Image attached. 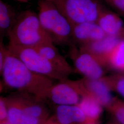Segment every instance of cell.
Segmentation results:
<instances>
[{
    "instance_id": "cell-8",
    "label": "cell",
    "mask_w": 124,
    "mask_h": 124,
    "mask_svg": "<svg viewBox=\"0 0 124 124\" xmlns=\"http://www.w3.org/2000/svg\"><path fill=\"white\" fill-rule=\"evenodd\" d=\"M121 40L115 36H106L100 40L78 47L91 53L104 66H108L111 53Z\"/></svg>"
},
{
    "instance_id": "cell-19",
    "label": "cell",
    "mask_w": 124,
    "mask_h": 124,
    "mask_svg": "<svg viewBox=\"0 0 124 124\" xmlns=\"http://www.w3.org/2000/svg\"><path fill=\"white\" fill-rule=\"evenodd\" d=\"M111 107L116 120L120 124H124V102L114 101Z\"/></svg>"
},
{
    "instance_id": "cell-22",
    "label": "cell",
    "mask_w": 124,
    "mask_h": 124,
    "mask_svg": "<svg viewBox=\"0 0 124 124\" xmlns=\"http://www.w3.org/2000/svg\"><path fill=\"white\" fill-rule=\"evenodd\" d=\"M8 53L7 46L5 45L3 39H0V71L1 72L4 66L6 59Z\"/></svg>"
},
{
    "instance_id": "cell-3",
    "label": "cell",
    "mask_w": 124,
    "mask_h": 124,
    "mask_svg": "<svg viewBox=\"0 0 124 124\" xmlns=\"http://www.w3.org/2000/svg\"><path fill=\"white\" fill-rule=\"evenodd\" d=\"M38 16L43 28L55 45L72 44V24L48 0H39Z\"/></svg>"
},
{
    "instance_id": "cell-1",
    "label": "cell",
    "mask_w": 124,
    "mask_h": 124,
    "mask_svg": "<svg viewBox=\"0 0 124 124\" xmlns=\"http://www.w3.org/2000/svg\"><path fill=\"white\" fill-rule=\"evenodd\" d=\"M0 73L5 83L13 88L40 92L47 91L52 86L48 77L31 71L9 51Z\"/></svg>"
},
{
    "instance_id": "cell-9",
    "label": "cell",
    "mask_w": 124,
    "mask_h": 124,
    "mask_svg": "<svg viewBox=\"0 0 124 124\" xmlns=\"http://www.w3.org/2000/svg\"><path fill=\"white\" fill-rule=\"evenodd\" d=\"M107 36L124 40V23L119 15L102 5L96 21Z\"/></svg>"
},
{
    "instance_id": "cell-15",
    "label": "cell",
    "mask_w": 124,
    "mask_h": 124,
    "mask_svg": "<svg viewBox=\"0 0 124 124\" xmlns=\"http://www.w3.org/2000/svg\"><path fill=\"white\" fill-rule=\"evenodd\" d=\"M88 94L89 95L85 96L80 102L79 107L86 118L94 120L97 119L102 113L101 104L93 96Z\"/></svg>"
},
{
    "instance_id": "cell-2",
    "label": "cell",
    "mask_w": 124,
    "mask_h": 124,
    "mask_svg": "<svg viewBox=\"0 0 124 124\" xmlns=\"http://www.w3.org/2000/svg\"><path fill=\"white\" fill-rule=\"evenodd\" d=\"M8 38L10 43L26 47H35L46 43H53L42 26L38 13L29 9L19 12Z\"/></svg>"
},
{
    "instance_id": "cell-5",
    "label": "cell",
    "mask_w": 124,
    "mask_h": 124,
    "mask_svg": "<svg viewBox=\"0 0 124 124\" xmlns=\"http://www.w3.org/2000/svg\"><path fill=\"white\" fill-rule=\"evenodd\" d=\"M72 24L96 22L102 5L98 0H48Z\"/></svg>"
},
{
    "instance_id": "cell-6",
    "label": "cell",
    "mask_w": 124,
    "mask_h": 124,
    "mask_svg": "<svg viewBox=\"0 0 124 124\" xmlns=\"http://www.w3.org/2000/svg\"><path fill=\"white\" fill-rule=\"evenodd\" d=\"M68 47V56L73 62L77 71L90 79L103 77L104 66L91 53L73 43Z\"/></svg>"
},
{
    "instance_id": "cell-13",
    "label": "cell",
    "mask_w": 124,
    "mask_h": 124,
    "mask_svg": "<svg viewBox=\"0 0 124 124\" xmlns=\"http://www.w3.org/2000/svg\"><path fill=\"white\" fill-rule=\"evenodd\" d=\"M35 48L55 66L69 74L72 72L73 70L66 58L60 53L53 43H46Z\"/></svg>"
},
{
    "instance_id": "cell-10",
    "label": "cell",
    "mask_w": 124,
    "mask_h": 124,
    "mask_svg": "<svg viewBox=\"0 0 124 124\" xmlns=\"http://www.w3.org/2000/svg\"><path fill=\"white\" fill-rule=\"evenodd\" d=\"M85 91L95 98L101 104L111 106L114 101L109 88L102 78L90 79L85 78L80 81Z\"/></svg>"
},
{
    "instance_id": "cell-11",
    "label": "cell",
    "mask_w": 124,
    "mask_h": 124,
    "mask_svg": "<svg viewBox=\"0 0 124 124\" xmlns=\"http://www.w3.org/2000/svg\"><path fill=\"white\" fill-rule=\"evenodd\" d=\"M48 90L53 101L60 105H75L79 101L77 89L68 81L52 86Z\"/></svg>"
},
{
    "instance_id": "cell-7",
    "label": "cell",
    "mask_w": 124,
    "mask_h": 124,
    "mask_svg": "<svg viewBox=\"0 0 124 124\" xmlns=\"http://www.w3.org/2000/svg\"><path fill=\"white\" fill-rule=\"evenodd\" d=\"M106 36L96 22L72 24V43L79 47L100 40Z\"/></svg>"
},
{
    "instance_id": "cell-18",
    "label": "cell",
    "mask_w": 124,
    "mask_h": 124,
    "mask_svg": "<svg viewBox=\"0 0 124 124\" xmlns=\"http://www.w3.org/2000/svg\"><path fill=\"white\" fill-rule=\"evenodd\" d=\"M110 90L117 92L124 98V75H113L102 77Z\"/></svg>"
},
{
    "instance_id": "cell-12",
    "label": "cell",
    "mask_w": 124,
    "mask_h": 124,
    "mask_svg": "<svg viewBox=\"0 0 124 124\" xmlns=\"http://www.w3.org/2000/svg\"><path fill=\"white\" fill-rule=\"evenodd\" d=\"M19 12L13 6L0 0V37H8L9 33L17 21Z\"/></svg>"
},
{
    "instance_id": "cell-20",
    "label": "cell",
    "mask_w": 124,
    "mask_h": 124,
    "mask_svg": "<svg viewBox=\"0 0 124 124\" xmlns=\"http://www.w3.org/2000/svg\"><path fill=\"white\" fill-rule=\"evenodd\" d=\"M110 6L124 17V0H104Z\"/></svg>"
},
{
    "instance_id": "cell-4",
    "label": "cell",
    "mask_w": 124,
    "mask_h": 124,
    "mask_svg": "<svg viewBox=\"0 0 124 124\" xmlns=\"http://www.w3.org/2000/svg\"><path fill=\"white\" fill-rule=\"evenodd\" d=\"M9 53L18 58L36 74L64 81L69 74L55 66L35 48L8 43Z\"/></svg>"
},
{
    "instance_id": "cell-25",
    "label": "cell",
    "mask_w": 124,
    "mask_h": 124,
    "mask_svg": "<svg viewBox=\"0 0 124 124\" xmlns=\"http://www.w3.org/2000/svg\"><path fill=\"white\" fill-rule=\"evenodd\" d=\"M11 124L10 123H9V122L8 123H4V124Z\"/></svg>"
},
{
    "instance_id": "cell-17",
    "label": "cell",
    "mask_w": 124,
    "mask_h": 124,
    "mask_svg": "<svg viewBox=\"0 0 124 124\" xmlns=\"http://www.w3.org/2000/svg\"><path fill=\"white\" fill-rule=\"evenodd\" d=\"M108 66L116 70L124 72V40H120L113 50Z\"/></svg>"
},
{
    "instance_id": "cell-14",
    "label": "cell",
    "mask_w": 124,
    "mask_h": 124,
    "mask_svg": "<svg viewBox=\"0 0 124 124\" xmlns=\"http://www.w3.org/2000/svg\"><path fill=\"white\" fill-rule=\"evenodd\" d=\"M56 115L58 120L62 124L81 123L86 118L80 107L74 105H60L57 109Z\"/></svg>"
},
{
    "instance_id": "cell-24",
    "label": "cell",
    "mask_w": 124,
    "mask_h": 124,
    "mask_svg": "<svg viewBox=\"0 0 124 124\" xmlns=\"http://www.w3.org/2000/svg\"><path fill=\"white\" fill-rule=\"evenodd\" d=\"M16 1H18L19 2H22V3H28L30 1H31L34 0H15Z\"/></svg>"
},
{
    "instance_id": "cell-16",
    "label": "cell",
    "mask_w": 124,
    "mask_h": 124,
    "mask_svg": "<svg viewBox=\"0 0 124 124\" xmlns=\"http://www.w3.org/2000/svg\"><path fill=\"white\" fill-rule=\"evenodd\" d=\"M7 117L11 124H38L39 122L37 118L28 115L23 109L15 107L8 110Z\"/></svg>"
},
{
    "instance_id": "cell-21",
    "label": "cell",
    "mask_w": 124,
    "mask_h": 124,
    "mask_svg": "<svg viewBox=\"0 0 124 124\" xmlns=\"http://www.w3.org/2000/svg\"><path fill=\"white\" fill-rule=\"evenodd\" d=\"M23 110L32 117L37 118L42 114V110L39 106L32 105L26 107L23 109Z\"/></svg>"
},
{
    "instance_id": "cell-23",
    "label": "cell",
    "mask_w": 124,
    "mask_h": 124,
    "mask_svg": "<svg viewBox=\"0 0 124 124\" xmlns=\"http://www.w3.org/2000/svg\"><path fill=\"white\" fill-rule=\"evenodd\" d=\"M8 112L4 102L0 100V120H4L8 117Z\"/></svg>"
}]
</instances>
